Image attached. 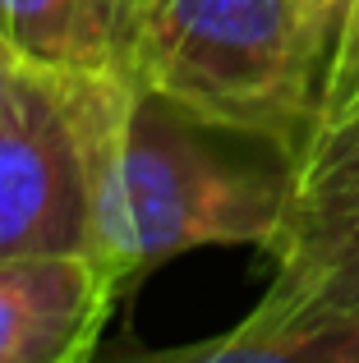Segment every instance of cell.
<instances>
[{
	"label": "cell",
	"mask_w": 359,
	"mask_h": 363,
	"mask_svg": "<svg viewBox=\"0 0 359 363\" xmlns=\"http://www.w3.org/2000/svg\"><path fill=\"white\" fill-rule=\"evenodd\" d=\"M240 143L253 138L216 129L134 83L101 147L92 253L134 281L194 248H272L295 189V161L249 157Z\"/></svg>",
	"instance_id": "obj_1"
},
{
	"label": "cell",
	"mask_w": 359,
	"mask_h": 363,
	"mask_svg": "<svg viewBox=\"0 0 359 363\" xmlns=\"http://www.w3.org/2000/svg\"><path fill=\"white\" fill-rule=\"evenodd\" d=\"M138 83L290 161L323 116V74L286 0H153Z\"/></svg>",
	"instance_id": "obj_2"
},
{
	"label": "cell",
	"mask_w": 359,
	"mask_h": 363,
	"mask_svg": "<svg viewBox=\"0 0 359 363\" xmlns=\"http://www.w3.org/2000/svg\"><path fill=\"white\" fill-rule=\"evenodd\" d=\"M125 92L28 69L0 120V257L92 253L101 147Z\"/></svg>",
	"instance_id": "obj_3"
},
{
	"label": "cell",
	"mask_w": 359,
	"mask_h": 363,
	"mask_svg": "<svg viewBox=\"0 0 359 363\" xmlns=\"http://www.w3.org/2000/svg\"><path fill=\"white\" fill-rule=\"evenodd\" d=\"M272 257L277 276L240 327H359V106L323 120L299 152Z\"/></svg>",
	"instance_id": "obj_4"
},
{
	"label": "cell",
	"mask_w": 359,
	"mask_h": 363,
	"mask_svg": "<svg viewBox=\"0 0 359 363\" xmlns=\"http://www.w3.org/2000/svg\"><path fill=\"white\" fill-rule=\"evenodd\" d=\"M120 285L97 253L0 257V363H92Z\"/></svg>",
	"instance_id": "obj_5"
},
{
	"label": "cell",
	"mask_w": 359,
	"mask_h": 363,
	"mask_svg": "<svg viewBox=\"0 0 359 363\" xmlns=\"http://www.w3.org/2000/svg\"><path fill=\"white\" fill-rule=\"evenodd\" d=\"M148 9L153 0H74L70 55L60 74L106 88H134Z\"/></svg>",
	"instance_id": "obj_6"
},
{
	"label": "cell",
	"mask_w": 359,
	"mask_h": 363,
	"mask_svg": "<svg viewBox=\"0 0 359 363\" xmlns=\"http://www.w3.org/2000/svg\"><path fill=\"white\" fill-rule=\"evenodd\" d=\"M120 363H359V327H323V331L231 327L226 336L175 350L125 354Z\"/></svg>",
	"instance_id": "obj_7"
},
{
	"label": "cell",
	"mask_w": 359,
	"mask_h": 363,
	"mask_svg": "<svg viewBox=\"0 0 359 363\" xmlns=\"http://www.w3.org/2000/svg\"><path fill=\"white\" fill-rule=\"evenodd\" d=\"M74 0H0V37L37 69H65Z\"/></svg>",
	"instance_id": "obj_8"
},
{
	"label": "cell",
	"mask_w": 359,
	"mask_h": 363,
	"mask_svg": "<svg viewBox=\"0 0 359 363\" xmlns=\"http://www.w3.org/2000/svg\"><path fill=\"white\" fill-rule=\"evenodd\" d=\"M286 5L295 14L299 37H304L318 74H323V92H327V74H332V60L341 51V37L350 28V14H355L359 0H286Z\"/></svg>",
	"instance_id": "obj_9"
},
{
	"label": "cell",
	"mask_w": 359,
	"mask_h": 363,
	"mask_svg": "<svg viewBox=\"0 0 359 363\" xmlns=\"http://www.w3.org/2000/svg\"><path fill=\"white\" fill-rule=\"evenodd\" d=\"M359 101V5L350 14V28H346L341 37V51H336L332 60V74H327V92H323V116H318V124L341 116L346 106H355Z\"/></svg>",
	"instance_id": "obj_10"
},
{
	"label": "cell",
	"mask_w": 359,
	"mask_h": 363,
	"mask_svg": "<svg viewBox=\"0 0 359 363\" xmlns=\"http://www.w3.org/2000/svg\"><path fill=\"white\" fill-rule=\"evenodd\" d=\"M28 69H33V65H28L23 55H18L14 46L0 37V120H5V116H9V106L18 101V88H23Z\"/></svg>",
	"instance_id": "obj_11"
},
{
	"label": "cell",
	"mask_w": 359,
	"mask_h": 363,
	"mask_svg": "<svg viewBox=\"0 0 359 363\" xmlns=\"http://www.w3.org/2000/svg\"><path fill=\"white\" fill-rule=\"evenodd\" d=\"M355 106H359V101H355ZM346 111H350V106H346Z\"/></svg>",
	"instance_id": "obj_12"
}]
</instances>
